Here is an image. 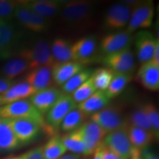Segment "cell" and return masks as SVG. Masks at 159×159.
<instances>
[{
    "instance_id": "cell-35",
    "label": "cell",
    "mask_w": 159,
    "mask_h": 159,
    "mask_svg": "<svg viewBox=\"0 0 159 159\" xmlns=\"http://www.w3.org/2000/svg\"><path fill=\"white\" fill-rule=\"evenodd\" d=\"M128 124L152 133L150 123L149 122L148 116L143 108V106L142 108L137 109L130 115V122H128Z\"/></svg>"
},
{
    "instance_id": "cell-41",
    "label": "cell",
    "mask_w": 159,
    "mask_h": 159,
    "mask_svg": "<svg viewBox=\"0 0 159 159\" xmlns=\"http://www.w3.org/2000/svg\"><path fill=\"white\" fill-rule=\"evenodd\" d=\"M141 158H142V159H158V157L156 156L153 152H151L148 148L142 150Z\"/></svg>"
},
{
    "instance_id": "cell-12",
    "label": "cell",
    "mask_w": 159,
    "mask_h": 159,
    "mask_svg": "<svg viewBox=\"0 0 159 159\" xmlns=\"http://www.w3.org/2000/svg\"><path fill=\"white\" fill-rule=\"evenodd\" d=\"M132 7L126 4L112 5L105 16V27L108 30H119L128 25L131 16Z\"/></svg>"
},
{
    "instance_id": "cell-29",
    "label": "cell",
    "mask_w": 159,
    "mask_h": 159,
    "mask_svg": "<svg viewBox=\"0 0 159 159\" xmlns=\"http://www.w3.org/2000/svg\"><path fill=\"white\" fill-rule=\"evenodd\" d=\"M132 79V75L123 73L114 72L108 88L105 91L109 99L114 98L122 92L126 85Z\"/></svg>"
},
{
    "instance_id": "cell-47",
    "label": "cell",
    "mask_w": 159,
    "mask_h": 159,
    "mask_svg": "<svg viewBox=\"0 0 159 159\" xmlns=\"http://www.w3.org/2000/svg\"><path fill=\"white\" fill-rule=\"evenodd\" d=\"M81 159H90L89 158V156H83V158H81Z\"/></svg>"
},
{
    "instance_id": "cell-15",
    "label": "cell",
    "mask_w": 159,
    "mask_h": 159,
    "mask_svg": "<svg viewBox=\"0 0 159 159\" xmlns=\"http://www.w3.org/2000/svg\"><path fill=\"white\" fill-rule=\"evenodd\" d=\"M97 49L94 37L88 36L78 40L71 47V61L83 65L91 60Z\"/></svg>"
},
{
    "instance_id": "cell-4",
    "label": "cell",
    "mask_w": 159,
    "mask_h": 159,
    "mask_svg": "<svg viewBox=\"0 0 159 159\" xmlns=\"http://www.w3.org/2000/svg\"><path fill=\"white\" fill-rule=\"evenodd\" d=\"M154 13L155 8L152 1L136 3V5L132 7L131 16L125 32L131 35L137 30L150 27L153 20Z\"/></svg>"
},
{
    "instance_id": "cell-21",
    "label": "cell",
    "mask_w": 159,
    "mask_h": 159,
    "mask_svg": "<svg viewBox=\"0 0 159 159\" xmlns=\"http://www.w3.org/2000/svg\"><path fill=\"white\" fill-rule=\"evenodd\" d=\"M52 82V69L42 66L31 69L26 76V83L34 88L37 91L49 87Z\"/></svg>"
},
{
    "instance_id": "cell-45",
    "label": "cell",
    "mask_w": 159,
    "mask_h": 159,
    "mask_svg": "<svg viewBox=\"0 0 159 159\" xmlns=\"http://www.w3.org/2000/svg\"><path fill=\"white\" fill-rule=\"evenodd\" d=\"M3 159H22V158H21V156H10Z\"/></svg>"
},
{
    "instance_id": "cell-9",
    "label": "cell",
    "mask_w": 159,
    "mask_h": 159,
    "mask_svg": "<svg viewBox=\"0 0 159 159\" xmlns=\"http://www.w3.org/2000/svg\"><path fill=\"white\" fill-rule=\"evenodd\" d=\"M92 10V4L88 1H70L63 4L61 16L68 24H79L88 19Z\"/></svg>"
},
{
    "instance_id": "cell-13",
    "label": "cell",
    "mask_w": 159,
    "mask_h": 159,
    "mask_svg": "<svg viewBox=\"0 0 159 159\" xmlns=\"http://www.w3.org/2000/svg\"><path fill=\"white\" fill-rule=\"evenodd\" d=\"M159 41L156 39L150 32L140 30L136 33L135 38V47L137 58L141 63L151 61L156 43Z\"/></svg>"
},
{
    "instance_id": "cell-18",
    "label": "cell",
    "mask_w": 159,
    "mask_h": 159,
    "mask_svg": "<svg viewBox=\"0 0 159 159\" xmlns=\"http://www.w3.org/2000/svg\"><path fill=\"white\" fill-rule=\"evenodd\" d=\"M83 68L84 66L74 61L56 63L52 68V80L57 85H63L71 77L82 71Z\"/></svg>"
},
{
    "instance_id": "cell-8",
    "label": "cell",
    "mask_w": 159,
    "mask_h": 159,
    "mask_svg": "<svg viewBox=\"0 0 159 159\" xmlns=\"http://www.w3.org/2000/svg\"><path fill=\"white\" fill-rule=\"evenodd\" d=\"M14 16L25 28L33 32L41 33L48 28V20L31 11L21 2L16 7Z\"/></svg>"
},
{
    "instance_id": "cell-36",
    "label": "cell",
    "mask_w": 159,
    "mask_h": 159,
    "mask_svg": "<svg viewBox=\"0 0 159 159\" xmlns=\"http://www.w3.org/2000/svg\"><path fill=\"white\" fill-rule=\"evenodd\" d=\"M143 108L150 123L152 134L155 139H158L159 136V114L158 109L154 104L150 102L143 105Z\"/></svg>"
},
{
    "instance_id": "cell-42",
    "label": "cell",
    "mask_w": 159,
    "mask_h": 159,
    "mask_svg": "<svg viewBox=\"0 0 159 159\" xmlns=\"http://www.w3.org/2000/svg\"><path fill=\"white\" fill-rule=\"evenodd\" d=\"M151 62L153 63L155 65L159 66V41L156 43L152 57L151 59Z\"/></svg>"
},
{
    "instance_id": "cell-19",
    "label": "cell",
    "mask_w": 159,
    "mask_h": 159,
    "mask_svg": "<svg viewBox=\"0 0 159 159\" xmlns=\"http://www.w3.org/2000/svg\"><path fill=\"white\" fill-rule=\"evenodd\" d=\"M22 3L31 11L47 19L58 14L63 5L61 2L52 0H35Z\"/></svg>"
},
{
    "instance_id": "cell-48",
    "label": "cell",
    "mask_w": 159,
    "mask_h": 159,
    "mask_svg": "<svg viewBox=\"0 0 159 159\" xmlns=\"http://www.w3.org/2000/svg\"><path fill=\"white\" fill-rule=\"evenodd\" d=\"M139 159H142V158H139Z\"/></svg>"
},
{
    "instance_id": "cell-44",
    "label": "cell",
    "mask_w": 159,
    "mask_h": 159,
    "mask_svg": "<svg viewBox=\"0 0 159 159\" xmlns=\"http://www.w3.org/2000/svg\"><path fill=\"white\" fill-rule=\"evenodd\" d=\"M57 159H81V156L79 154H66V155H63V156H61V158H57Z\"/></svg>"
},
{
    "instance_id": "cell-37",
    "label": "cell",
    "mask_w": 159,
    "mask_h": 159,
    "mask_svg": "<svg viewBox=\"0 0 159 159\" xmlns=\"http://www.w3.org/2000/svg\"><path fill=\"white\" fill-rule=\"evenodd\" d=\"M17 4L16 2L0 0V20L7 21L14 16L15 8Z\"/></svg>"
},
{
    "instance_id": "cell-33",
    "label": "cell",
    "mask_w": 159,
    "mask_h": 159,
    "mask_svg": "<svg viewBox=\"0 0 159 159\" xmlns=\"http://www.w3.org/2000/svg\"><path fill=\"white\" fill-rule=\"evenodd\" d=\"M114 72L108 68H100L93 71L91 78L97 91H105L108 88Z\"/></svg>"
},
{
    "instance_id": "cell-23",
    "label": "cell",
    "mask_w": 159,
    "mask_h": 159,
    "mask_svg": "<svg viewBox=\"0 0 159 159\" xmlns=\"http://www.w3.org/2000/svg\"><path fill=\"white\" fill-rule=\"evenodd\" d=\"M16 32L13 25L7 21L0 20V56L9 54L16 41Z\"/></svg>"
},
{
    "instance_id": "cell-17",
    "label": "cell",
    "mask_w": 159,
    "mask_h": 159,
    "mask_svg": "<svg viewBox=\"0 0 159 159\" xmlns=\"http://www.w3.org/2000/svg\"><path fill=\"white\" fill-rule=\"evenodd\" d=\"M136 77L139 83L148 90H159V66L155 65L151 61L141 65Z\"/></svg>"
},
{
    "instance_id": "cell-30",
    "label": "cell",
    "mask_w": 159,
    "mask_h": 159,
    "mask_svg": "<svg viewBox=\"0 0 159 159\" xmlns=\"http://www.w3.org/2000/svg\"><path fill=\"white\" fill-rule=\"evenodd\" d=\"M43 154L45 159H57L66 152V149L63 145L61 137L55 134L42 147Z\"/></svg>"
},
{
    "instance_id": "cell-2",
    "label": "cell",
    "mask_w": 159,
    "mask_h": 159,
    "mask_svg": "<svg viewBox=\"0 0 159 159\" xmlns=\"http://www.w3.org/2000/svg\"><path fill=\"white\" fill-rule=\"evenodd\" d=\"M0 118L30 119L39 122L42 128H45L46 126L43 116L27 99L8 103L0 107Z\"/></svg>"
},
{
    "instance_id": "cell-34",
    "label": "cell",
    "mask_w": 159,
    "mask_h": 159,
    "mask_svg": "<svg viewBox=\"0 0 159 159\" xmlns=\"http://www.w3.org/2000/svg\"><path fill=\"white\" fill-rule=\"evenodd\" d=\"M97 91V90L95 88L93 80L91 77H90L70 95L73 100L77 105L83 102L85 99L90 97Z\"/></svg>"
},
{
    "instance_id": "cell-11",
    "label": "cell",
    "mask_w": 159,
    "mask_h": 159,
    "mask_svg": "<svg viewBox=\"0 0 159 159\" xmlns=\"http://www.w3.org/2000/svg\"><path fill=\"white\" fill-rule=\"evenodd\" d=\"M13 132L21 144H28L38 136L42 126L30 119H10Z\"/></svg>"
},
{
    "instance_id": "cell-20",
    "label": "cell",
    "mask_w": 159,
    "mask_h": 159,
    "mask_svg": "<svg viewBox=\"0 0 159 159\" xmlns=\"http://www.w3.org/2000/svg\"><path fill=\"white\" fill-rule=\"evenodd\" d=\"M20 145L12 129L10 119L0 118V152L15 150Z\"/></svg>"
},
{
    "instance_id": "cell-43",
    "label": "cell",
    "mask_w": 159,
    "mask_h": 159,
    "mask_svg": "<svg viewBox=\"0 0 159 159\" xmlns=\"http://www.w3.org/2000/svg\"><path fill=\"white\" fill-rule=\"evenodd\" d=\"M103 143V142H102ZM97 147L96 150L93 152V159H102V144Z\"/></svg>"
},
{
    "instance_id": "cell-24",
    "label": "cell",
    "mask_w": 159,
    "mask_h": 159,
    "mask_svg": "<svg viewBox=\"0 0 159 159\" xmlns=\"http://www.w3.org/2000/svg\"><path fill=\"white\" fill-rule=\"evenodd\" d=\"M36 92L37 91L29 83L21 82L13 85L5 94H2V97L4 105H6L28 98Z\"/></svg>"
},
{
    "instance_id": "cell-26",
    "label": "cell",
    "mask_w": 159,
    "mask_h": 159,
    "mask_svg": "<svg viewBox=\"0 0 159 159\" xmlns=\"http://www.w3.org/2000/svg\"><path fill=\"white\" fill-rule=\"evenodd\" d=\"M71 47L66 40L61 38L54 40L50 49L55 64L71 61Z\"/></svg>"
},
{
    "instance_id": "cell-31",
    "label": "cell",
    "mask_w": 159,
    "mask_h": 159,
    "mask_svg": "<svg viewBox=\"0 0 159 159\" xmlns=\"http://www.w3.org/2000/svg\"><path fill=\"white\" fill-rule=\"evenodd\" d=\"M29 69L28 63L21 57L13 58L4 66L2 71L5 78L13 80Z\"/></svg>"
},
{
    "instance_id": "cell-1",
    "label": "cell",
    "mask_w": 159,
    "mask_h": 159,
    "mask_svg": "<svg viewBox=\"0 0 159 159\" xmlns=\"http://www.w3.org/2000/svg\"><path fill=\"white\" fill-rule=\"evenodd\" d=\"M77 104L70 94L62 93L57 100L46 114L45 130L50 135L55 136L60 128L64 117L71 110L77 108Z\"/></svg>"
},
{
    "instance_id": "cell-22",
    "label": "cell",
    "mask_w": 159,
    "mask_h": 159,
    "mask_svg": "<svg viewBox=\"0 0 159 159\" xmlns=\"http://www.w3.org/2000/svg\"><path fill=\"white\" fill-rule=\"evenodd\" d=\"M109 102L110 99L106 96L105 91H97L83 102L77 104V108L85 114H93L106 108Z\"/></svg>"
},
{
    "instance_id": "cell-7",
    "label": "cell",
    "mask_w": 159,
    "mask_h": 159,
    "mask_svg": "<svg viewBox=\"0 0 159 159\" xmlns=\"http://www.w3.org/2000/svg\"><path fill=\"white\" fill-rule=\"evenodd\" d=\"M102 63L114 72L132 74L136 68L134 55L130 48L105 55Z\"/></svg>"
},
{
    "instance_id": "cell-40",
    "label": "cell",
    "mask_w": 159,
    "mask_h": 159,
    "mask_svg": "<svg viewBox=\"0 0 159 159\" xmlns=\"http://www.w3.org/2000/svg\"><path fill=\"white\" fill-rule=\"evenodd\" d=\"M102 159H124L122 157L119 156L118 155L114 153V152L109 150L105 145L102 144Z\"/></svg>"
},
{
    "instance_id": "cell-6",
    "label": "cell",
    "mask_w": 159,
    "mask_h": 159,
    "mask_svg": "<svg viewBox=\"0 0 159 159\" xmlns=\"http://www.w3.org/2000/svg\"><path fill=\"white\" fill-rule=\"evenodd\" d=\"M103 144L124 159H130L136 149L130 142L126 128L107 134L103 140Z\"/></svg>"
},
{
    "instance_id": "cell-5",
    "label": "cell",
    "mask_w": 159,
    "mask_h": 159,
    "mask_svg": "<svg viewBox=\"0 0 159 159\" xmlns=\"http://www.w3.org/2000/svg\"><path fill=\"white\" fill-rule=\"evenodd\" d=\"M91 121L101 127L107 134L126 128L128 125V122L124 120L119 111L111 107H106L91 114Z\"/></svg>"
},
{
    "instance_id": "cell-39",
    "label": "cell",
    "mask_w": 159,
    "mask_h": 159,
    "mask_svg": "<svg viewBox=\"0 0 159 159\" xmlns=\"http://www.w3.org/2000/svg\"><path fill=\"white\" fill-rule=\"evenodd\" d=\"M15 84V82L13 80L7 78H0V95L5 94L7 91Z\"/></svg>"
},
{
    "instance_id": "cell-46",
    "label": "cell",
    "mask_w": 159,
    "mask_h": 159,
    "mask_svg": "<svg viewBox=\"0 0 159 159\" xmlns=\"http://www.w3.org/2000/svg\"><path fill=\"white\" fill-rule=\"evenodd\" d=\"M4 105V102H3V99H2V95H0V107Z\"/></svg>"
},
{
    "instance_id": "cell-27",
    "label": "cell",
    "mask_w": 159,
    "mask_h": 159,
    "mask_svg": "<svg viewBox=\"0 0 159 159\" xmlns=\"http://www.w3.org/2000/svg\"><path fill=\"white\" fill-rule=\"evenodd\" d=\"M61 140L66 150L75 154L85 155V146L78 129L63 135L61 136Z\"/></svg>"
},
{
    "instance_id": "cell-32",
    "label": "cell",
    "mask_w": 159,
    "mask_h": 159,
    "mask_svg": "<svg viewBox=\"0 0 159 159\" xmlns=\"http://www.w3.org/2000/svg\"><path fill=\"white\" fill-rule=\"evenodd\" d=\"M92 73L93 71L90 69H83L82 71L75 74L62 85L63 93L71 94L85 81H86L91 76Z\"/></svg>"
},
{
    "instance_id": "cell-10",
    "label": "cell",
    "mask_w": 159,
    "mask_h": 159,
    "mask_svg": "<svg viewBox=\"0 0 159 159\" xmlns=\"http://www.w3.org/2000/svg\"><path fill=\"white\" fill-rule=\"evenodd\" d=\"M78 130L85 146V156L92 154L97 147L103 142L107 135L101 127L92 121L85 122Z\"/></svg>"
},
{
    "instance_id": "cell-25",
    "label": "cell",
    "mask_w": 159,
    "mask_h": 159,
    "mask_svg": "<svg viewBox=\"0 0 159 159\" xmlns=\"http://www.w3.org/2000/svg\"><path fill=\"white\" fill-rule=\"evenodd\" d=\"M126 130L130 143L138 150H142L148 148L149 145L156 139L153 134L150 131L132 126L128 122L126 126Z\"/></svg>"
},
{
    "instance_id": "cell-16",
    "label": "cell",
    "mask_w": 159,
    "mask_h": 159,
    "mask_svg": "<svg viewBox=\"0 0 159 159\" xmlns=\"http://www.w3.org/2000/svg\"><path fill=\"white\" fill-rule=\"evenodd\" d=\"M131 42V35L125 31L111 33L101 41L100 50L105 55L113 54L122 49L130 48Z\"/></svg>"
},
{
    "instance_id": "cell-38",
    "label": "cell",
    "mask_w": 159,
    "mask_h": 159,
    "mask_svg": "<svg viewBox=\"0 0 159 159\" xmlns=\"http://www.w3.org/2000/svg\"><path fill=\"white\" fill-rule=\"evenodd\" d=\"M21 156L22 159H45L43 154L42 147H38L32 149Z\"/></svg>"
},
{
    "instance_id": "cell-28",
    "label": "cell",
    "mask_w": 159,
    "mask_h": 159,
    "mask_svg": "<svg viewBox=\"0 0 159 159\" xmlns=\"http://www.w3.org/2000/svg\"><path fill=\"white\" fill-rule=\"evenodd\" d=\"M87 114L78 108H74L64 117L61 122L60 129L63 132L69 133L78 129L85 122Z\"/></svg>"
},
{
    "instance_id": "cell-14",
    "label": "cell",
    "mask_w": 159,
    "mask_h": 159,
    "mask_svg": "<svg viewBox=\"0 0 159 159\" xmlns=\"http://www.w3.org/2000/svg\"><path fill=\"white\" fill-rule=\"evenodd\" d=\"M62 93V91L56 87L49 86L37 91L35 94L30 97L29 101L43 116L53 106Z\"/></svg>"
},
{
    "instance_id": "cell-3",
    "label": "cell",
    "mask_w": 159,
    "mask_h": 159,
    "mask_svg": "<svg viewBox=\"0 0 159 159\" xmlns=\"http://www.w3.org/2000/svg\"><path fill=\"white\" fill-rule=\"evenodd\" d=\"M20 57L27 61L30 69L42 66L52 69L55 64L52 56L50 46L44 40L37 41L30 48L21 50Z\"/></svg>"
}]
</instances>
